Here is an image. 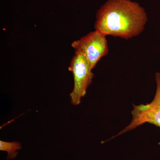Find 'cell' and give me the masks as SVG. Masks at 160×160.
<instances>
[{"mask_svg": "<svg viewBox=\"0 0 160 160\" xmlns=\"http://www.w3.org/2000/svg\"><path fill=\"white\" fill-rule=\"evenodd\" d=\"M148 20L145 9L130 0H108L98 11L95 30L128 40L139 35Z\"/></svg>", "mask_w": 160, "mask_h": 160, "instance_id": "6da1fadb", "label": "cell"}, {"mask_svg": "<svg viewBox=\"0 0 160 160\" xmlns=\"http://www.w3.org/2000/svg\"><path fill=\"white\" fill-rule=\"evenodd\" d=\"M106 36L95 30L89 32L80 39L72 43L75 51L79 52L85 57L92 69H94L102 58L109 51Z\"/></svg>", "mask_w": 160, "mask_h": 160, "instance_id": "277c9868", "label": "cell"}, {"mask_svg": "<svg viewBox=\"0 0 160 160\" xmlns=\"http://www.w3.org/2000/svg\"><path fill=\"white\" fill-rule=\"evenodd\" d=\"M22 147L21 143L19 142L0 141V150L7 152V160L15 158L18 154V151L22 149Z\"/></svg>", "mask_w": 160, "mask_h": 160, "instance_id": "5b68a950", "label": "cell"}, {"mask_svg": "<svg viewBox=\"0 0 160 160\" xmlns=\"http://www.w3.org/2000/svg\"><path fill=\"white\" fill-rule=\"evenodd\" d=\"M73 75L74 86L70 94L72 104L78 106L81 103L87 89L92 82L94 74L85 57L79 52H75L68 67Z\"/></svg>", "mask_w": 160, "mask_h": 160, "instance_id": "3957f363", "label": "cell"}, {"mask_svg": "<svg viewBox=\"0 0 160 160\" xmlns=\"http://www.w3.org/2000/svg\"><path fill=\"white\" fill-rule=\"evenodd\" d=\"M155 76L156 89L152 101L146 104L133 105L131 122L112 139L133 130L145 123H149L160 128V72H156Z\"/></svg>", "mask_w": 160, "mask_h": 160, "instance_id": "7a4b0ae2", "label": "cell"}]
</instances>
